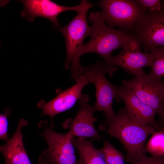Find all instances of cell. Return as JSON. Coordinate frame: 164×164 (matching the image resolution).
Masks as SVG:
<instances>
[{
    "instance_id": "1",
    "label": "cell",
    "mask_w": 164,
    "mask_h": 164,
    "mask_svg": "<svg viewBox=\"0 0 164 164\" xmlns=\"http://www.w3.org/2000/svg\"><path fill=\"white\" fill-rule=\"evenodd\" d=\"M118 139L127 152L126 161L132 164L145 155V142L155 128L137 121L132 118L124 108L113 116L106 117L99 127Z\"/></svg>"
},
{
    "instance_id": "2",
    "label": "cell",
    "mask_w": 164,
    "mask_h": 164,
    "mask_svg": "<svg viewBox=\"0 0 164 164\" xmlns=\"http://www.w3.org/2000/svg\"><path fill=\"white\" fill-rule=\"evenodd\" d=\"M92 25L89 36L90 39L78 49L76 60L80 62V56L84 54L94 53L98 54L107 62L114 50L122 48L129 33L107 26L100 12H91L88 19Z\"/></svg>"
},
{
    "instance_id": "3",
    "label": "cell",
    "mask_w": 164,
    "mask_h": 164,
    "mask_svg": "<svg viewBox=\"0 0 164 164\" xmlns=\"http://www.w3.org/2000/svg\"><path fill=\"white\" fill-rule=\"evenodd\" d=\"M38 127L42 131L38 135L45 139L47 146L39 157V164H78L73 137L69 131L65 134L56 132L46 121H40Z\"/></svg>"
},
{
    "instance_id": "4",
    "label": "cell",
    "mask_w": 164,
    "mask_h": 164,
    "mask_svg": "<svg viewBox=\"0 0 164 164\" xmlns=\"http://www.w3.org/2000/svg\"><path fill=\"white\" fill-rule=\"evenodd\" d=\"M117 70L116 67L109 66L104 60L87 67L81 66L79 70V77L84 76L89 83L94 84L96 90L94 106L97 111H103L106 117L115 114L113 109V102L115 97L116 88V86L107 80L106 74L112 77Z\"/></svg>"
},
{
    "instance_id": "5",
    "label": "cell",
    "mask_w": 164,
    "mask_h": 164,
    "mask_svg": "<svg viewBox=\"0 0 164 164\" xmlns=\"http://www.w3.org/2000/svg\"><path fill=\"white\" fill-rule=\"evenodd\" d=\"M93 6L92 3L85 0L82 9L66 25L55 28L63 36L65 42L67 56L64 63L65 68L70 67V73L75 74L81 65L76 60L78 50L84 44L83 41L89 36L91 28L87 20L89 9Z\"/></svg>"
},
{
    "instance_id": "6",
    "label": "cell",
    "mask_w": 164,
    "mask_h": 164,
    "mask_svg": "<svg viewBox=\"0 0 164 164\" xmlns=\"http://www.w3.org/2000/svg\"><path fill=\"white\" fill-rule=\"evenodd\" d=\"M95 5L100 7L109 26L118 27L129 33L144 15L135 0H101Z\"/></svg>"
},
{
    "instance_id": "7",
    "label": "cell",
    "mask_w": 164,
    "mask_h": 164,
    "mask_svg": "<svg viewBox=\"0 0 164 164\" xmlns=\"http://www.w3.org/2000/svg\"><path fill=\"white\" fill-rule=\"evenodd\" d=\"M122 49L118 55H111L107 62V65L118 66L127 73L137 76L142 73L143 68L150 67L152 60L151 54L143 52L137 40L129 33L124 41Z\"/></svg>"
},
{
    "instance_id": "8",
    "label": "cell",
    "mask_w": 164,
    "mask_h": 164,
    "mask_svg": "<svg viewBox=\"0 0 164 164\" xmlns=\"http://www.w3.org/2000/svg\"><path fill=\"white\" fill-rule=\"evenodd\" d=\"M164 82L161 79L155 78L144 71L131 79L121 81L123 85L130 88L158 115L164 107Z\"/></svg>"
},
{
    "instance_id": "9",
    "label": "cell",
    "mask_w": 164,
    "mask_h": 164,
    "mask_svg": "<svg viewBox=\"0 0 164 164\" xmlns=\"http://www.w3.org/2000/svg\"><path fill=\"white\" fill-rule=\"evenodd\" d=\"M89 99L88 95L82 94L78 100L79 108L76 115L73 118L67 119L62 124V127L69 130L73 137L99 140L101 138L99 132L94 125V122L97 119L94 114L97 111L94 105L88 103Z\"/></svg>"
},
{
    "instance_id": "10",
    "label": "cell",
    "mask_w": 164,
    "mask_h": 164,
    "mask_svg": "<svg viewBox=\"0 0 164 164\" xmlns=\"http://www.w3.org/2000/svg\"><path fill=\"white\" fill-rule=\"evenodd\" d=\"M130 34L135 37L144 52L164 46V11L144 15Z\"/></svg>"
},
{
    "instance_id": "11",
    "label": "cell",
    "mask_w": 164,
    "mask_h": 164,
    "mask_svg": "<svg viewBox=\"0 0 164 164\" xmlns=\"http://www.w3.org/2000/svg\"><path fill=\"white\" fill-rule=\"evenodd\" d=\"M85 0H81L77 5L69 6L61 5L50 0H21L18 1L23 5L21 15L26 20L32 22L36 17H41L50 21L55 28L60 26L57 19L58 15L68 11L77 12L84 6Z\"/></svg>"
},
{
    "instance_id": "12",
    "label": "cell",
    "mask_w": 164,
    "mask_h": 164,
    "mask_svg": "<svg viewBox=\"0 0 164 164\" xmlns=\"http://www.w3.org/2000/svg\"><path fill=\"white\" fill-rule=\"evenodd\" d=\"M89 83L86 77L81 76L75 84L60 93L51 101L47 103L43 100L39 101L37 107L42 110L41 115L50 116L51 121L49 125L51 128L53 129L54 125V117L71 108L81 96L84 87Z\"/></svg>"
},
{
    "instance_id": "13",
    "label": "cell",
    "mask_w": 164,
    "mask_h": 164,
    "mask_svg": "<svg viewBox=\"0 0 164 164\" xmlns=\"http://www.w3.org/2000/svg\"><path fill=\"white\" fill-rule=\"evenodd\" d=\"M115 99L117 101H123L124 109L133 119L152 126L158 130L159 126L154 111L141 101L130 88L123 84L116 86Z\"/></svg>"
},
{
    "instance_id": "14",
    "label": "cell",
    "mask_w": 164,
    "mask_h": 164,
    "mask_svg": "<svg viewBox=\"0 0 164 164\" xmlns=\"http://www.w3.org/2000/svg\"><path fill=\"white\" fill-rule=\"evenodd\" d=\"M28 124L21 119L12 138L4 145L0 146V152L5 160V164H31L23 141L22 128Z\"/></svg>"
},
{
    "instance_id": "15",
    "label": "cell",
    "mask_w": 164,
    "mask_h": 164,
    "mask_svg": "<svg viewBox=\"0 0 164 164\" xmlns=\"http://www.w3.org/2000/svg\"><path fill=\"white\" fill-rule=\"evenodd\" d=\"M95 140L72 138V143L79 154L78 164H107L101 149H96L94 145Z\"/></svg>"
},
{
    "instance_id": "16",
    "label": "cell",
    "mask_w": 164,
    "mask_h": 164,
    "mask_svg": "<svg viewBox=\"0 0 164 164\" xmlns=\"http://www.w3.org/2000/svg\"><path fill=\"white\" fill-rule=\"evenodd\" d=\"M149 52L152 60L149 74L155 78L161 79L164 76V46L152 48Z\"/></svg>"
},
{
    "instance_id": "17",
    "label": "cell",
    "mask_w": 164,
    "mask_h": 164,
    "mask_svg": "<svg viewBox=\"0 0 164 164\" xmlns=\"http://www.w3.org/2000/svg\"><path fill=\"white\" fill-rule=\"evenodd\" d=\"M146 152L154 156H164V131H155L145 145Z\"/></svg>"
},
{
    "instance_id": "18",
    "label": "cell",
    "mask_w": 164,
    "mask_h": 164,
    "mask_svg": "<svg viewBox=\"0 0 164 164\" xmlns=\"http://www.w3.org/2000/svg\"><path fill=\"white\" fill-rule=\"evenodd\" d=\"M107 164H125V158L108 140H105L101 149Z\"/></svg>"
},
{
    "instance_id": "19",
    "label": "cell",
    "mask_w": 164,
    "mask_h": 164,
    "mask_svg": "<svg viewBox=\"0 0 164 164\" xmlns=\"http://www.w3.org/2000/svg\"><path fill=\"white\" fill-rule=\"evenodd\" d=\"M135 0L143 15L164 11V0Z\"/></svg>"
},
{
    "instance_id": "20",
    "label": "cell",
    "mask_w": 164,
    "mask_h": 164,
    "mask_svg": "<svg viewBox=\"0 0 164 164\" xmlns=\"http://www.w3.org/2000/svg\"><path fill=\"white\" fill-rule=\"evenodd\" d=\"M12 112L11 110L6 108L0 115V139L7 142L9 139L8 136V121L7 117Z\"/></svg>"
},
{
    "instance_id": "21",
    "label": "cell",
    "mask_w": 164,
    "mask_h": 164,
    "mask_svg": "<svg viewBox=\"0 0 164 164\" xmlns=\"http://www.w3.org/2000/svg\"><path fill=\"white\" fill-rule=\"evenodd\" d=\"M132 164H164V156H149L145 155Z\"/></svg>"
},
{
    "instance_id": "22",
    "label": "cell",
    "mask_w": 164,
    "mask_h": 164,
    "mask_svg": "<svg viewBox=\"0 0 164 164\" xmlns=\"http://www.w3.org/2000/svg\"><path fill=\"white\" fill-rule=\"evenodd\" d=\"M159 119L157 123L159 126L164 125V107L160 114L159 115Z\"/></svg>"
},
{
    "instance_id": "23",
    "label": "cell",
    "mask_w": 164,
    "mask_h": 164,
    "mask_svg": "<svg viewBox=\"0 0 164 164\" xmlns=\"http://www.w3.org/2000/svg\"><path fill=\"white\" fill-rule=\"evenodd\" d=\"M161 130L164 131V125L159 126L158 128V130Z\"/></svg>"
},
{
    "instance_id": "24",
    "label": "cell",
    "mask_w": 164,
    "mask_h": 164,
    "mask_svg": "<svg viewBox=\"0 0 164 164\" xmlns=\"http://www.w3.org/2000/svg\"><path fill=\"white\" fill-rule=\"evenodd\" d=\"M163 88H164V94H163V104H164V87H163Z\"/></svg>"
}]
</instances>
